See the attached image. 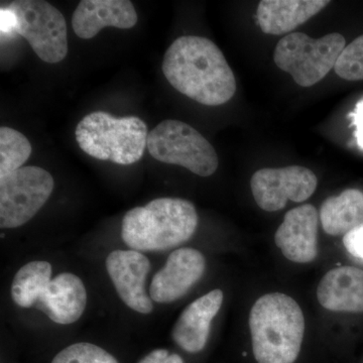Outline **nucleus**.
Instances as JSON below:
<instances>
[{"label": "nucleus", "mask_w": 363, "mask_h": 363, "mask_svg": "<svg viewBox=\"0 0 363 363\" xmlns=\"http://www.w3.org/2000/svg\"><path fill=\"white\" fill-rule=\"evenodd\" d=\"M138 23L130 0H82L72 16V28L83 40L94 38L105 26L128 30Z\"/></svg>", "instance_id": "obj_13"}, {"label": "nucleus", "mask_w": 363, "mask_h": 363, "mask_svg": "<svg viewBox=\"0 0 363 363\" xmlns=\"http://www.w3.org/2000/svg\"><path fill=\"white\" fill-rule=\"evenodd\" d=\"M32 154V145L20 131L0 128V178L23 168Z\"/></svg>", "instance_id": "obj_20"}, {"label": "nucleus", "mask_w": 363, "mask_h": 363, "mask_svg": "<svg viewBox=\"0 0 363 363\" xmlns=\"http://www.w3.org/2000/svg\"><path fill=\"white\" fill-rule=\"evenodd\" d=\"M52 363H118L116 357L95 344H72L60 351Z\"/></svg>", "instance_id": "obj_21"}, {"label": "nucleus", "mask_w": 363, "mask_h": 363, "mask_svg": "<svg viewBox=\"0 0 363 363\" xmlns=\"http://www.w3.org/2000/svg\"><path fill=\"white\" fill-rule=\"evenodd\" d=\"M194 205L180 198H159L126 212L121 238L136 252H164L192 238L197 229Z\"/></svg>", "instance_id": "obj_3"}, {"label": "nucleus", "mask_w": 363, "mask_h": 363, "mask_svg": "<svg viewBox=\"0 0 363 363\" xmlns=\"http://www.w3.org/2000/svg\"><path fill=\"white\" fill-rule=\"evenodd\" d=\"M320 221L329 235H346L363 224V193L348 189L327 198L320 209Z\"/></svg>", "instance_id": "obj_18"}, {"label": "nucleus", "mask_w": 363, "mask_h": 363, "mask_svg": "<svg viewBox=\"0 0 363 363\" xmlns=\"http://www.w3.org/2000/svg\"><path fill=\"white\" fill-rule=\"evenodd\" d=\"M318 185L311 169L301 166L286 168H264L253 174L250 187L255 202L267 212L284 209L288 201L304 202L309 199Z\"/></svg>", "instance_id": "obj_9"}, {"label": "nucleus", "mask_w": 363, "mask_h": 363, "mask_svg": "<svg viewBox=\"0 0 363 363\" xmlns=\"http://www.w3.org/2000/svg\"><path fill=\"white\" fill-rule=\"evenodd\" d=\"M50 262L35 260L26 264L14 276L11 298L21 308L35 307L40 296L52 281Z\"/></svg>", "instance_id": "obj_19"}, {"label": "nucleus", "mask_w": 363, "mask_h": 363, "mask_svg": "<svg viewBox=\"0 0 363 363\" xmlns=\"http://www.w3.org/2000/svg\"><path fill=\"white\" fill-rule=\"evenodd\" d=\"M343 245L350 255L363 259V224L343 236Z\"/></svg>", "instance_id": "obj_23"}, {"label": "nucleus", "mask_w": 363, "mask_h": 363, "mask_svg": "<svg viewBox=\"0 0 363 363\" xmlns=\"http://www.w3.org/2000/svg\"><path fill=\"white\" fill-rule=\"evenodd\" d=\"M75 135L88 156L128 166L142 159L149 131L138 117L117 118L105 111H94L81 119Z\"/></svg>", "instance_id": "obj_4"}, {"label": "nucleus", "mask_w": 363, "mask_h": 363, "mask_svg": "<svg viewBox=\"0 0 363 363\" xmlns=\"http://www.w3.org/2000/svg\"><path fill=\"white\" fill-rule=\"evenodd\" d=\"M319 213L311 204L294 208L285 215L274 235L284 257L297 264H309L318 255Z\"/></svg>", "instance_id": "obj_12"}, {"label": "nucleus", "mask_w": 363, "mask_h": 363, "mask_svg": "<svg viewBox=\"0 0 363 363\" xmlns=\"http://www.w3.org/2000/svg\"><path fill=\"white\" fill-rule=\"evenodd\" d=\"M334 70L344 80H363V35L344 48Z\"/></svg>", "instance_id": "obj_22"}, {"label": "nucleus", "mask_w": 363, "mask_h": 363, "mask_svg": "<svg viewBox=\"0 0 363 363\" xmlns=\"http://www.w3.org/2000/svg\"><path fill=\"white\" fill-rule=\"evenodd\" d=\"M317 298L333 312H363V271L355 267L331 269L320 281Z\"/></svg>", "instance_id": "obj_16"}, {"label": "nucleus", "mask_w": 363, "mask_h": 363, "mask_svg": "<svg viewBox=\"0 0 363 363\" xmlns=\"http://www.w3.org/2000/svg\"><path fill=\"white\" fill-rule=\"evenodd\" d=\"M248 324L257 363H295L304 339L305 318L292 297L262 296L250 310Z\"/></svg>", "instance_id": "obj_2"}, {"label": "nucleus", "mask_w": 363, "mask_h": 363, "mask_svg": "<svg viewBox=\"0 0 363 363\" xmlns=\"http://www.w3.org/2000/svg\"><path fill=\"white\" fill-rule=\"evenodd\" d=\"M352 116L353 123H354L355 128H357L355 136H357V143L360 149L363 150V99L360 100L357 104Z\"/></svg>", "instance_id": "obj_25"}, {"label": "nucleus", "mask_w": 363, "mask_h": 363, "mask_svg": "<svg viewBox=\"0 0 363 363\" xmlns=\"http://www.w3.org/2000/svg\"><path fill=\"white\" fill-rule=\"evenodd\" d=\"M206 260L199 250L179 248L169 255L166 264L155 274L150 297L160 304L175 302L201 279Z\"/></svg>", "instance_id": "obj_10"}, {"label": "nucleus", "mask_w": 363, "mask_h": 363, "mask_svg": "<svg viewBox=\"0 0 363 363\" xmlns=\"http://www.w3.org/2000/svg\"><path fill=\"white\" fill-rule=\"evenodd\" d=\"M87 292L79 277L62 272L52 279L35 307L57 324L75 323L82 316Z\"/></svg>", "instance_id": "obj_15"}, {"label": "nucleus", "mask_w": 363, "mask_h": 363, "mask_svg": "<svg viewBox=\"0 0 363 363\" xmlns=\"http://www.w3.org/2000/svg\"><path fill=\"white\" fill-rule=\"evenodd\" d=\"M138 363H184L180 355L166 350H156L145 355Z\"/></svg>", "instance_id": "obj_24"}, {"label": "nucleus", "mask_w": 363, "mask_h": 363, "mask_svg": "<svg viewBox=\"0 0 363 363\" xmlns=\"http://www.w3.org/2000/svg\"><path fill=\"white\" fill-rule=\"evenodd\" d=\"M6 7L16 18L13 33L25 38L40 60L57 64L66 58L68 35L61 11L43 0H18Z\"/></svg>", "instance_id": "obj_7"}, {"label": "nucleus", "mask_w": 363, "mask_h": 363, "mask_svg": "<svg viewBox=\"0 0 363 363\" xmlns=\"http://www.w3.org/2000/svg\"><path fill=\"white\" fill-rule=\"evenodd\" d=\"M106 269L124 304L142 314H150L154 304L145 291L150 262L136 250H114L106 259Z\"/></svg>", "instance_id": "obj_11"}, {"label": "nucleus", "mask_w": 363, "mask_h": 363, "mask_svg": "<svg viewBox=\"0 0 363 363\" xmlns=\"http://www.w3.org/2000/svg\"><path fill=\"white\" fill-rule=\"evenodd\" d=\"M329 4L327 0H262L257 7V18L264 33L285 35L316 16Z\"/></svg>", "instance_id": "obj_17"}, {"label": "nucleus", "mask_w": 363, "mask_h": 363, "mask_svg": "<svg viewBox=\"0 0 363 363\" xmlns=\"http://www.w3.org/2000/svg\"><path fill=\"white\" fill-rule=\"evenodd\" d=\"M150 156L164 164L184 167L201 177L213 175L218 156L213 145L192 126L167 119L157 124L147 136Z\"/></svg>", "instance_id": "obj_6"}, {"label": "nucleus", "mask_w": 363, "mask_h": 363, "mask_svg": "<svg viewBox=\"0 0 363 363\" xmlns=\"http://www.w3.org/2000/svg\"><path fill=\"white\" fill-rule=\"evenodd\" d=\"M345 39L337 33L312 39L303 33H293L279 40L274 61L281 70L292 76L302 87H310L326 77L344 48Z\"/></svg>", "instance_id": "obj_5"}, {"label": "nucleus", "mask_w": 363, "mask_h": 363, "mask_svg": "<svg viewBox=\"0 0 363 363\" xmlns=\"http://www.w3.org/2000/svg\"><path fill=\"white\" fill-rule=\"evenodd\" d=\"M162 73L177 91L207 106L226 104L236 92L235 77L223 52L206 38L177 39L164 54Z\"/></svg>", "instance_id": "obj_1"}, {"label": "nucleus", "mask_w": 363, "mask_h": 363, "mask_svg": "<svg viewBox=\"0 0 363 363\" xmlns=\"http://www.w3.org/2000/svg\"><path fill=\"white\" fill-rule=\"evenodd\" d=\"M223 298V292L216 289L198 298L182 312L172 332V338L182 350L190 353L204 350L212 320L221 309Z\"/></svg>", "instance_id": "obj_14"}, {"label": "nucleus", "mask_w": 363, "mask_h": 363, "mask_svg": "<svg viewBox=\"0 0 363 363\" xmlns=\"http://www.w3.org/2000/svg\"><path fill=\"white\" fill-rule=\"evenodd\" d=\"M54 186L51 174L40 167H23L0 178V227L16 228L32 220Z\"/></svg>", "instance_id": "obj_8"}]
</instances>
